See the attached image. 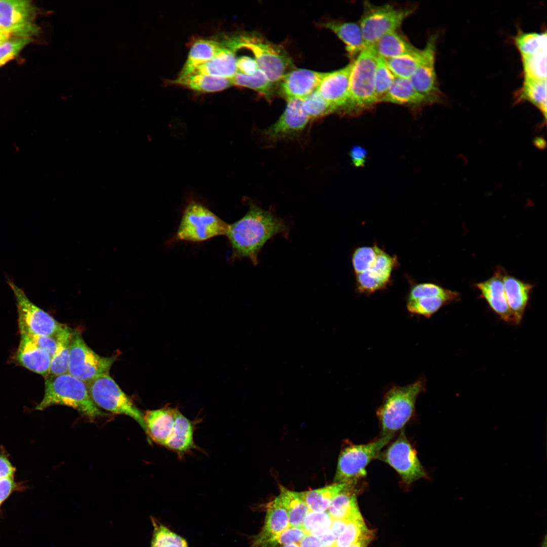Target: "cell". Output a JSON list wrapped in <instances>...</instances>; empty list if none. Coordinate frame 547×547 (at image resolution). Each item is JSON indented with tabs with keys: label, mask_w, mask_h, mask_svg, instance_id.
<instances>
[{
	"label": "cell",
	"mask_w": 547,
	"mask_h": 547,
	"mask_svg": "<svg viewBox=\"0 0 547 547\" xmlns=\"http://www.w3.org/2000/svg\"><path fill=\"white\" fill-rule=\"evenodd\" d=\"M289 233V226L283 219L271 210L250 203L246 214L228 225L226 236L232 249L230 259L246 258L256 265L259 252L268 241L279 234L287 238Z\"/></svg>",
	"instance_id": "6da1fadb"
},
{
	"label": "cell",
	"mask_w": 547,
	"mask_h": 547,
	"mask_svg": "<svg viewBox=\"0 0 547 547\" xmlns=\"http://www.w3.org/2000/svg\"><path fill=\"white\" fill-rule=\"evenodd\" d=\"M45 379L44 396L36 410L59 405L71 407L91 420L104 415L93 401L84 382L68 373L50 374Z\"/></svg>",
	"instance_id": "7a4b0ae2"
},
{
	"label": "cell",
	"mask_w": 547,
	"mask_h": 547,
	"mask_svg": "<svg viewBox=\"0 0 547 547\" xmlns=\"http://www.w3.org/2000/svg\"><path fill=\"white\" fill-rule=\"evenodd\" d=\"M425 379L420 378L406 385L393 386L386 392L376 412L381 436L395 434L411 420L416 399L425 389Z\"/></svg>",
	"instance_id": "3957f363"
},
{
	"label": "cell",
	"mask_w": 547,
	"mask_h": 547,
	"mask_svg": "<svg viewBox=\"0 0 547 547\" xmlns=\"http://www.w3.org/2000/svg\"><path fill=\"white\" fill-rule=\"evenodd\" d=\"M377 57L372 47L365 48L351 62L346 114L357 115L378 104L374 93Z\"/></svg>",
	"instance_id": "277c9868"
},
{
	"label": "cell",
	"mask_w": 547,
	"mask_h": 547,
	"mask_svg": "<svg viewBox=\"0 0 547 547\" xmlns=\"http://www.w3.org/2000/svg\"><path fill=\"white\" fill-rule=\"evenodd\" d=\"M224 46L235 52L243 48L251 51L259 68L272 84L281 81L292 64L290 58L279 46L256 35H243L230 38Z\"/></svg>",
	"instance_id": "5b68a950"
},
{
	"label": "cell",
	"mask_w": 547,
	"mask_h": 547,
	"mask_svg": "<svg viewBox=\"0 0 547 547\" xmlns=\"http://www.w3.org/2000/svg\"><path fill=\"white\" fill-rule=\"evenodd\" d=\"M416 7L386 4L376 6L366 1L360 25L365 48L373 46L384 34L398 30Z\"/></svg>",
	"instance_id": "8992f818"
},
{
	"label": "cell",
	"mask_w": 547,
	"mask_h": 547,
	"mask_svg": "<svg viewBox=\"0 0 547 547\" xmlns=\"http://www.w3.org/2000/svg\"><path fill=\"white\" fill-rule=\"evenodd\" d=\"M229 224L202 204L192 201L185 208L173 242H202L226 236Z\"/></svg>",
	"instance_id": "52a82bcc"
},
{
	"label": "cell",
	"mask_w": 547,
	"mask_h": 547,
	"mask_svg": "<svg viewBox=\"0 0 547 547\" xmlns=\"http://www.w3.org/2000/svg\"><path fill=\"white\" fill-rule=\"evenodd\" d=\"M394 434L381 436L365 444H348L341 450L338 457L334 482L358 484L366 474V467L377 458Z\"/></svg>",
	"instance_id": "ba28073f"
},
{
	"label": "cell",
	"mask_w": 547,
	"mask_h": 547,
	"mask_svg": "<svg viewBox=\"0 0 547 547\" xmlns=\"http://www.w3.org/2000/svg\"><path fill=\"white\" fill-rule=\"evenodd\" d=\"M86 384L93 401L98 408L131 417L145 432L144 413L122 390L109 373L100 375Z\"/></svg>",
	"instance_id": "9c48e42d"
},
{
	"label": "cell",
	"mask_w": 547,
	"mask_h": 547,
	"mask_svg": "<svg viewBox=\"0 0 547 547\" xmlns=\"http://www.w3.org/2000/svg\"><path fill=\"white\" fill-rule=\"evenodd\" d=\"M116 356L103 357L85 342L80 332L74 331L71 338L67 373L85 383L109 373Z\"/></svg>",
	"instance_id": "30bf717a"
},
{
	"label": "cell",
	"mask_w": 547,
	"mask_h": 547,
	"mask_svg": "<svg viewBox=\"0 0 547 547\" xmlns=\"http://www.w3.org/2000/svg\"><path fill=\"white\" fill-rule=\"evenodd\" d=\"M377 458L393 468L406 486L421 479H429L404 428L397 438L380 452Z\"/></svg>",
	"instance_id": "8fae6325"
},
{
	"label": "cell",
	"mask_w": 547,
	"mask_h": 547,
	"mask_svg": "<svg viewBox=\"0 0 547 547\" xmlns=\"http://www.w3.org/2000/svg\"><path fill=\"white\" fill-rule=\"evenodd\" d=\"M8 284L16 301L20 333L55 338L63 324L31 302L23 289L12 281Z\"/></svg>",
	"instance_id": "7c38bea8"
},
{
	"label": "cell",
	"mask_w": 547,
	"mask_h": 547,
	"mask_svg": "<svg viewBox=\"0 0 547 547\" xmlns=\"http://www.w3.org/2000/svg\"><path fill=\"white\" fill-rule=\"evenodd\" d=\"M36 16V8L29 1L0 0V26L11 34L30 38L38 34Z\"/></svg>",
	"instance_id": "4fadbf2b"
},
{
	"label": "cell",
	"mask_w": 547,
	"mask_h": 547,
	"mask_svg": "<svg viewBox=\"0 0 547 547\" xmlns=\"http://www.w3.org/2000/svg\"><path fill=\"white\" fill-rule=\"evenodd\" d=\"M438 35L433 34L421 49V57L417 68L410 79L414 88L428 98L433 104L442 103L445 96L441 91L435 68Z\"/></svg>",
	"instance_id": "5bb4252c"
},
{
	"label": "cell",
	"mask_w": 547,
	"mask_h": 547,
	"mask_svg": "<svg viewBox=\"0 0 547 547\" xmlns=\"http://www.w3.org/2000/svg\"><path fill=\"white\" fill-rule=\"evenodd\" d=\"M286 108L279 120L265 129L264 135L271 142L292 138L307 126L310 118L304 111L300 99H287Z\"/></svg>",
	"instance_id": "9a60e30c"
},
{
	"label": "cell",
	"mask_w": 547,
	"mask_h": 547,
	"mask_svg": "<svg viewBox=\"0 0 547 547\" xmlns=\"http://www.w3.org/2000/svg\"><path fill=\"white\" fill-rule=\"evenodd\" d=\"M397 264V258L392 256L379 247L375 260L370 267L356 275L357 291L370 294L386 287L392 273Z\"/></svg>",
	"instance_id": "2e32d148"
},
{
	"label": "cell",
	"mask_w": 547,
	"mask_h": 547,
	"mask_svg": "<svg viewBox=\"0 0 547 547\" xmlns=\"http://www.w3.org/2000/svg\"><path fill=\"white\" fill-rule=\"evenodd\" d=\"M351 62L339 69L327 72L317 91L336 111L347 112L349 100V77Z\"/></svg>",
	"instance_id": "e0dca14e"
},
{
	"label": "cell",
	"mask_w": 547,
	"mask_h": 547,
	"mask_svg": "<svg viewBox=\"0 0 547 547\" xmlns=\"http://www.w3.org/2000/svg\"><path fill=\"white\" fill-rule=\"evenodd\" d=\"M327 74L306 69L293 70L281 81V92L287 99H302L317 90Z\"/></svg>",
	"instance_id": "ac0fdd59"
},
{
	"label": "cell",
	"mask_w": 547,
	"mask_h": 547,
	"mask_svg": "<svg viewBox=\"0 0 547 547\" xmlns=\"http://www.w3.org/2000/svg\"><path fill=\"white\" fill-rule=\"evenodd\" d=\"M178 410L166 405L144 413L145 433L150 441L165 447L173 431Z\"/></svg>",
	"instance_id": "d6986e66"
},
{
	"label": "cell",
	"mask_w": 547,
	"mask_h": 547,
	"mask_svg": "<svg viewBox=\"0 0 547 547\" xmlns=\"http://www.w3.org/2000/svg\"><path fill=\"white\" fill-rule=\"evenodd\" d=\"M505 271L501 267L496 268L493 276L488 280L477 283L476 287L490 307L503 320L514 322L510 309L503 286V276Z\"/></svg>",
	"instance_id": "ffe728a7"
},
{
	"label": "cell",
	"mask_w": 547,
	"mask_h": 547,
	"mask_svg": "<svg viewBox=\"0 0 547 547\" xmlns=\"http://www.w3.org/2000/svg\"><path fill=\"white\" fill-rule=\"evenodd\" d=\"M290 526L288 513L277 496L266 506V516L260 532L252 539V547H261L266 541Z\"/></svg>",
	"instance_id": "44dd1931"
},
{
	"label": "cell",
	"mask_w": 547,
	"mask_h": 547,
	"mask_svg": "<svg viewBox=\"0 0 547 547\" xmlns=\"http://www.w3.org/2000/svg\"><path fill=\"white\" fill-rule=\"evenodd\" d=\"M16 360L21 366L45 378L50 375L51 357L47 352L35 345L24 333H20Z\"/></svg>",
	"instance_id": "7402d4cb"
},
{
	"label": "cell",
	"mask_w": 547,
	"mask_h": 547,
	"mask_svg": "<svg viewBox=\"0 0 547 547\" xmlns=\"http://www.w3.org/2000/svg\"><path fill=\"white\" fill-rule=\"evenodd\" d=\"M196 422L185 417L179 410L173 431L165 447L182 458L192 450H200L194 441Z\"/></svg>",
	"instance_id": "603a6c76"
},
{
	"label": "cell",
	"mask_w": 547,
	"mask_h": 547,
	"mask_svg": "<svg viewBox=\"0 0 547 547\" xmlns=\"http://www.w3.org/2000/svg\"><path fill=\"white\" fill-rule=\"evenodd\" d=\"M383 102L407 106L413 110L433 104L424 96L419 93L408 79L396 77Z\"/></svg>",
	"instance_id": "cb8c5ba5"
},
{
	"label": "cell",
	"mask_w": 547,
	"mask_h": 547,
	"mask_svg": "<svg viewBox=\"0 0 547 547\" xmlns=\"http://www.w3.org/2000/svg\"><path fill=\"white\" fill-rule=\"evenodd\" d=\"M322 25L332 31L344 43L348 57L353 60L365 49L361 28L356 22L332 20Z\"/></svg>",
	"instance_id": "d4e9b609"
},
{
	"label": "cell",
	"mask_w": 547,
	"mask_h": 547,
	"mask_svg": "<svg viewBox=\"0 0 547 547\" xmlns=\"http://www.w3.org/2000/svg\"><path fill=\"white\" fill-rule=\"evenodd\" d=\"M503 286L510 309L515 323L521 321L533 285L524 282L505 272L503 276Z\"/></svg>",
	"instance_id": "484cf974"
},
{
	"label": "cell",
	"mask_w": 547,
	"mask_h": 547,
	"mask_svg": "<svg viewBox=\"0 0 547 547\" xmlns=\"http://www.w3.org/2000/svg\"><path fill=\"white\" fill-rule=\"evenodd\" d=\"M358 484H348L332 500L327 509L332 519L349 521L362 518L357 502L361 491Z\"/></svg>",
	"instance_id": "4316f807"
},
{
	"label": "cell",
	"mask_w": 547,
	"mask_h": 547,
	"mask_svg": "<svg viewBox=\"0 0 547 547\" xmlns=\"http://www.w3.org/2000/svg\"><path fill=\"white\" fill-rule=\"evenodd\" d=\"M223 44L212 40L201 39L194 42L178 77L192 73L199 66L211 60L224 48Z\"/></svg>",
	"instance_id": "83f0119b"
},
{
	"label": "cell",
	"mask_w": 547,
	"mask_h": 547,
	"mask_svg": "<svg viewBox=\"0 0 547 547\" xmlns=\"http://www.w3.org/2000/svg\"><path fill=\"white\" fill-rule=\"evenodd\" d=\"M371 47L377 57L384 60L411 53L417 49L398 30L384 34Z\"/></svg>",
	"instance_id": "f1b7e54d"
},
{
	"label": "cell",
	"mask_w": 547,
	"mask_h": 547,
	"mask_svg": "<svg viewBox=\"0 0 547 547\" xmlns=\"http://www.w3.org/2000/svg\"><path fill=\"white\" fill-rule=\"evenodd\" d=\"M171 83L200 93H213L223 91L231 86V79L191 73L177 77Z\"/></svg>",
	"instance_id": "f546056e"
},
{
	"label": "cell",
	"mask_w": 547,
	"mask_h": 547,
	"mask_svg": "<svg viewBox=\"0 0 547 547\" xmlns=\"http://www.w3.org/2000/svg\"><path fill=\"white\" fill-rule=\"evenodd\" d=\"M236 62L235 51L225 47L214 58L197 67L192 73L231 79L237 72Z\"/></svg>",
	"instance_id": "4dcf8cb0"
},
{
	"label": "cell",
	"mask_w": 547,
	"mask_h": 547,
	"mask_svg": "<svg viewBox=\"0 0 547 547\" xmlns=\"http://www.w3.org/2000/svg\"><path fill=\"white\" fill-rule=\"evenodd\" d=\"M514 98L515 103L524 101L531 103L540 111L546 122V80L524 79Z\"/></svg>",
	"instance_id": "1f68e13d"
},
{
	"label": "cell",
	"mask_w": 547,
	"mask_h": 547,
	"mask_svg": "<svg viewBox=\"0 0 547 547\" xmlns=\"http://www.w3.org/2000/svg\"><path fill=\"white\" fill-rule=\"evenodd\" d=\"M278 497L288 513L290 526L302 528L304 519L309 512L302 492L291 491L280 486Z\"/></svg>",
	"instance_id": "d6a6232c"
},
{
	"label": "cell",
	"mask_w": 547,
	"mask_h": 547,
	"mask_svg": "<svg viewBox=\"0 0 547 547\" xmlns=\"http://www.w3.org/2000/svg\"><path fill=\"white\" fill-rule=\"evenodd\" d=\"M73 332V329L63 324L56 336L57 345L55 353L51 358L50 375L67 373L70 343Z\"/></svg>",
	"instance_id": "836d02e7"
},
{
	"label": "cell",
	"mask_w": 547,
	"mask_h": 547,
	"mask_svg": "<svg viewBox=\"0 0 547 547\" xmlns=\"http://www.w3.org/2000/svg\"><path fill=\"white\" fill-rule=\"evenodd\" d=\"M348 484L334 483L322 488L302 492L309 511H326L333 498Z\"/></svg>",
	"instance_id": "e575fe53"
},
{
	"label": "cell",
	"mask_w": 547,
	"mask_h": 547,
	"mask_svg": "<svg viewBox=\"0 0 547 547\" xmlns=\"http://www.w3.org/2000/svg\"><path fill=\"white\" fill-rule=\"evenodd\" d=\"M232 85L254 90L270 100L274 94L272 83L264 73L259 69L252 75H245L237 72L231 79Z\"/></svg>",
	"instance_id": "d590c367"
},
{
	"label": "cell",
	"mask_w": 547,
	"mask_h": 547,
	"mask_svg": "<svg viewBox=\"0 0 547 547\" xmlns=\"http://www.w3.org/2000/svg\"><path fill=\"white\" fill-rule=\"evenodd\" d=\"M460 297L436 296L408 300L407 309L413 314L429 318L446 304L457 300Z\"/></svg>",
	"instance_id": "8d00e7d4"
},
{
	"label": "cell",
	"mask_w": 547,
	"mask_h": 547,
	"mask_svg": "<svg viewBox=\"0 0 547 547\" xmlns=\"http://www.w3.org/2000/svg\"><path fill=\"white\" fill-rule=\"evenodd\" d=\"M546 32H526L520 30L514 37V44L521 57L546 50Z\"/></svg>",
	"instance_id": "74e56055"
},
{
	"label": "cell",
	"mask_w": 547,
	"mask_h": 547,
	"mask_svg": "<svg viewBox=\"0 0 547 547\" xmlns=\"http://www.w3.org/2000/svg\"><path fill=\"white\" fill-rule=\"evenodd\" d=\"M421 57V50L385 60L396 77L410 79L416 71Z\"/></svg>",
	"instance_id": "f35d334b"
},
{
	"label": "cell",
	"mask_w": 547,
	"mask_h": 547,
	"mask_svg": "<svg viewBox=\"0 0 547 547\" xmlns=\"http://www.w3.org/2000/svg\"><path fill=\"white\" fill-rule=\"evenodd\" d=\"M151 547H188L186 540L153 517Z\"/></svg>",
	"instance_id": "ab89813d"
},
{
	"label": "cell",
	"mask_w": 547,
	"mask_h": 547,
	"mask_svg": "<svg viewBox=\"0 0 547 547\" xmlns=\"http://www.w3.org/2000/svg\"><path fill=\"white\" fill-rule=\"evenodd\" d=\"M395 78L385 60L377 57L374 77V93L377 103L383 102Z\"/></svg>",
	"instance_id": "60d3db41"
},
{
	"label": "cell",
	"mask_w": 547,
	"mask_h": 547,
	"mask_svg": "<svg viewBox=\"0 0 547 547\" xmlns=\"http://www.w3.org/2000/svg\"><path fill=\"white\" fill-rule=\"evenodd\" d=\"M524 79L546 80V50L521 57Z\"/></svg>",
	"instance_id": "b9f144b4"
},
{
	"label": "cell",
	"mask_w": 547,
	"mask_h": 547,
	"mask_svg": "<svg viewBox=\"0 0 547 547\" xmlns=\"http://www.w3.org/2000/svg\"><path fill=\"white\" fill-rule=\"evenodd\" d=\"M301 100L303 109L310 119L321 118L337 111L336 108L326 101L317 90Z\"/></svg>",
	"instance_id": "7bdbcfd3"
},
{
	"label": "cell",
	"mask_w": 547,
	"mask_h": 547,
	"mask_svg": "<svg viewBox=\"0 0 547 547\" xmlns=\"http://www.w3.org/2000/svg\"><path fill=\"white\" fill-rule=\"evenodd\" d=\"M332 520L327 512L309 511L304 519L302 528L306 533L318 536L330 529Z\"/></svg>",
	"instance_id": "ee69618b"
},
{
	"label": "cell",
	"mask_w": 547,
	"mask_h": 547,
	"mask_svg": "<svg viewBox=\"0 0 547 547\" xmlns=\"http://www.w3.org/2000/svg\"><path fill=\"white\" fill-rule=\"evenodd\" d=\"M368 529L363 518L348 521L343 532L336 538L333 547H349Z\"/></svg>",
	"instance_id": "f6af8a7d"
},
{
	"label": "cell",
	"mask_w": 547,
	"mask_h": 547,
	"mask_svg": "<svg viewBox=\"0 0 547 547\" xmlns=\"http://www.w3.org/2000/svg\"><path fill=\"white\" fill-rule=\"evenodd\" d=\"M436 296H460L457 292L443 288L435 284L425 283L414 285L409 292L408 300Z\"/></svg>",
	"instance_id": "bcb514c9"
},
{
	"label": "cell",
	"mask_w": 547,
	"mask_h": 547,
	"mask_svg": "<svg viewBox=\"0 0 547 547\" xmlns=\"http://www.w3.org/2000/svg\"><path fill=\"white\" fill-rule=\"evenodd\" d=\"M378 246H363L354 251L352 255V265L355 275L363 272L373 264L377 253Z\"/></svg>",
	"instance_id": "7dc6e473"
},
{
	"label": "cell",
	"mask_w": 547,
	"mask_h": 547,
	"mask_svg": "<svg viewBox=\"0 0 547 547\" xmlns=\"http://www.w3.org/2000/svg\"><path fill=\"white\" fill-rule=\"evenodd\" d=\"M306 534L302 527L289 526L266 541L261 547H281L291 543H298Z\"/></svg>",
	"instance_id": "c3c4849f"
},
{
	"label": "cell",
	"mask_w": 547,
	"mask_h": 547,
	"mask_svg": "<svg viewBox=\"0 0 547 547\" xmlns=\"http://www.w3.org/2000/svg\"><path fill=\"white\" fill-rule=\"evenodd\" d=\"M30 37H19L10 38L0 46V66L14 59L31 41Z\"/></svg>",
	"instance_id": "681fc988"
},
{
	"label": "cell",
	"mask_w": 547,
	"mask_h": 547,
	"mask_svg": "<svg viewBox=\"0 0 547 547\" xmlns=\"http://www.w3.org/2000/svg\"><path fill=\"white\" fill-rule=\"evenodd\" d=\"M26 334L35 345L47 352L52 358L55 353L57 345L55 338L44 335Z\"/></svg>",
	"instance_id": "f907efd6"
},
{
	"label": "cell",
	"mask_w": 547,
	"mask_h": 547,
	"mask_svg": "<svg viewBox=\"0 0 547 547\" xmlns=\"http://www.w3.org/2000/svg\"><path fill=\"white\" fill-rule=\"evenodd\" d=\"M236 66L237 72L245 75L253 74L259 69L254 58L246 56L237 58Z\"/></svg>",
	"instance_id": "816d5d0a"
},
{
	"label": "cell",
	"mask_w": 547,
	"mask_h": 547,
	"mask_svg": "<svg viewBox=\"0 0 547 547\" xmlns=\"http://www.w3.org/2000/svg\"><path fill=\"white\" fill-rule=\"evenodd\" d=\"M16 490L13 477L0 479V506Z\"/></svg>",
	"instance_id": "f5cc1de1"
},
{
	"label": "cell",
	"mask_w": 547,
	"mask_h": 547,
	"mask_svg": "<svg viewBox=\"0 0 547 547\" xmlns=\"http://www.w3.org/2000/svg\"><path fill=\"white\" fill-rule=\"evenodd\" d=\"M349 155L354 166L356 167L364 166L367 153L364 148L360 146H355L350 150Z\"/></svg>",
	"instance_id": "db71d44e"
},
{
	"label": "cell",
	"mask_w": 547,
	"mask_h": 547,
	"mask_svg": "<svg viewBox=\"0 0 547 547\" xmlns=\"http://www.w3.org/2000/svg\"><path fill=\"white\" fill-rule=\"evenodd\" d=\"M15 471V468L7 458L0 455V479L6 477H13Z\"/></svg>",
	"instance_id": "11a10c76"
},
{
	"label": "cell",
	"mask_w": 547,
	"mask_h": 547,
	"mask_svg": "<svg viewBox=\"0 0 547 547\" xmlns=\"http://www.w3.org/2000/svg\"><path fill=\"white\" fill-rule=\"evenodd\" d=\"M298 544L299 547H323L321 541L317 536L307 533Z\"/></svg>",
	"instance_id": "9f6ffc18"
},
{
	"label": "cell",
	"mask_w": 547,
	"mask_h": 547,
	"mask_svg": "<svg viewBox=\"0 0 547 547\" xmlns=\"http://www.w3.org/2000/svg\"><path fill=\"white\" fill-rule=\"evenodd\" d=\"M374 533L373 530L368 529L355 543L349 547H368L373 540Z\"/></svg>",
	"instance_id": "6f0895ef"
},
{
	"label": "cell",
	"mask_w": 547,
	"mask_h": 547,
	"mask_svg": "<svg viewBox=\"0 0 547 547\" xmlns=\"http://www.w3.org/2000/svg\"><path fill=\"white\" fill-rule=\"evenodd\" d=\"M348 522L342 519H332L330 530L336 538L343 532Z\"/></svg>",
	"instance_id": "680465c9"
},
{
	"label": "cell",
	"mask_w": 547,
	"mask_h": 547,
	"mask_svg": "<svg viewBox=\"0 0 547 547\" xmlns=\"http://www.w3.org/2000/svg\"><path fill=\"white\" fill-rule=\"evenodd\" d=\"M317 537L321 541L323 547L333 546L336 539L330 529Z\"/></svg>",
	"instance_id": "91938a15"
},
{
	"label": "cell",
	"mask_w": 547,
	"mask_h": 547,
	"mask_svg": "<svg viewBox=\"0 0 547 547\" xmlns=\"http://www.w3.org/2000/svg\"><path fill=\"white\" fill-rule=\"evenodd\" d=\"M11 33L0 26V46L10 38Z\"/></svg>",
	"instance_id": "94428289"
},
{
	"label": "cell",
	"mask_w": 547,
	"mask_h": 547,
	"mask_svg": "<svg viewBox=\"0 0 547 547\" xmlns=\"http://www.w3.org/2000/svg\"><path fill=\"white\" fill-rule=\"evenodd\" d=\"M540 547H546V535H545L542 540L540 544Z\"/></svg>",
	"instance_id": "6125c7cd"
},
{
	"label": "cell",
	"mask_w": 547,
	"mask_h": 547,
	"mask_svg": "<svg viewBox=\"0 0 547 547\" xmlns=\"http://www.w3.org/2000/svg\"><path fill=\"white\" fill-rule=\"evenodd\" d=\"M281 547H299L298 543H291L287 545L282 546Z\"/></svg>",
	"instance_id": "be15d7a7"
},
{
	"label": "cell",
	"mask_w": 547,
	"mask_h": 547,
	"mask_svg": "<svg viewBox=\"0 0 547 547\" xmlns=\"http://www.w3.org/2000/svg\"><path fill=\"white\" fill-rule=\"evenodd\" d=\"M332 547H333V546H332Z\"/></svg>",
	"instance_id": "e7e4bbea"
}]
</instances>
